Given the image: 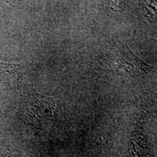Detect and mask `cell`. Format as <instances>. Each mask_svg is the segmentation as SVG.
<instances>
[{
  "mask_svg": "<svg viewBox=\"0 0 157 157\" xmlns=\"http://www.w3.org/2000/svg\"><path fill=\"white\" fill-rule=\"evenodd\" d=\"M18 65L4 63L0 62V82L4 78L5 75L16 73L18 69Z\"/></svg>",
  "mask_w": 157,
  "mask_h": 157,
  "instance_id": "3",
  "label": "cell"
},
{
  "mask_svg": "<svg viewBox=\"0 0 157 157\" xmlns=\"http://www.w3.org/2000/svg\"><path fill=\"white\" fill-rule=\"evenodd\" d=\"M106 61L114 73L124 76H145L152 67L135 56L128 45H120L108 51Z\"/></svg>",
  "mask_w": 157,
  "mask_h": 157,
  "instance_id": "1",
  "label": "cell"
},
{
  "mask_svg": "<svg viewBox=\"0 0 157 157\" xmlns=\"http://www.w3.org/2000/svg\"><path fill=\"white\" fill-rule=\"evenodd\" d=\"M24 109L29 121L40 129L51 128L55 104L52 98L40 95L34 90L29 94Z\"/></svg>",
  "mask_w": 157,
  "mask_h": 157,
  "instance_id": "2",
  "label": "cell"
}]
</instances>
